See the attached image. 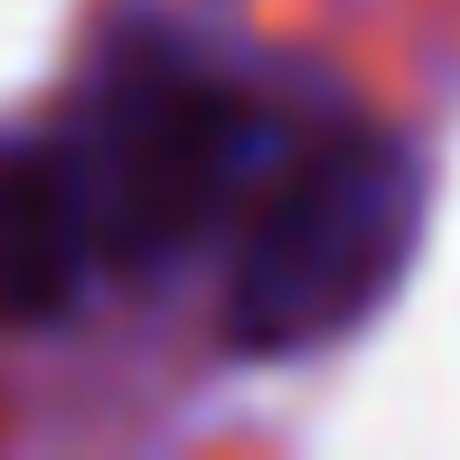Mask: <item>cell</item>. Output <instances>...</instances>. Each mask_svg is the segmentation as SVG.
Segmentation results:
<instances>
[{
    "instance_id": "1",
    "label": "cell",
    "mask_w": 460,
    "mask_h": 460,
    "mask_svg": "<svg viewBox=\"0 0 460 460\" xmlns=\"http://www.w3.org/2000/svg\"><path fill=\"white\" fill-rule=\"evenodd\" d=\"M423 244V160L385 122H310L282 132L263 188L244 198L235 273H226V348L235 358H310L367 329L394 301Z\"/></svg>"
},
{
    "instance_id": "2",
    "label": "cell",
    "mask_w": 460,
    "mask_h": 460,
    "mask_svg": "<svg viewBox=\"0 0 460 460\" xmlns=\"http://www.w3.org/2000/svg\"><path fill=\"white\" fill-rule=\"evenodd\" d=\"M66 151L85 179L103 263L113 273H170L226 217H244V198L263 188L282 151V122L198 38L132 29L94 66V85L66 122Z\"/></svg>"
},
{
    "instance_id": "3",
    "label": "cell",
    "mask_w": 460,
    "mask_h": 460,
    "mask_svg": "<svg viewBox=\"0 0 460 460\" xmlns=\"http://www.w3.org/2000/svg\"><path fill=\"white\" fill-rule=\"evenodd\" d=\"M103 263L66 132H0V329L29 339L85 310Z\"/></svg>"
}]
</instances>
